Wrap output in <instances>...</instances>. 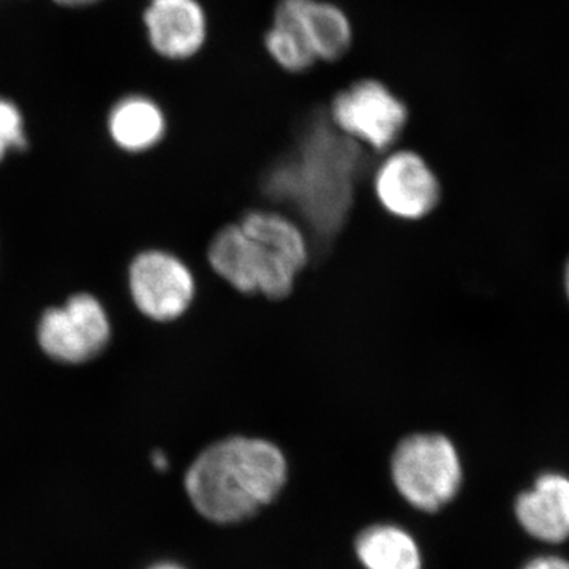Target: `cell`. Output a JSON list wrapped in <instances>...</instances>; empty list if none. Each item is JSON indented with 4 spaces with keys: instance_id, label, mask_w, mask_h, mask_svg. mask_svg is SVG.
<instances>
[{
    "instance_id": "obj_1",
    "label": "cell",
    "mask_w": 569,
    "mask_h": 569,
    "mask_svg": "<svg viewBox=\"0 0 569 569\" xmlns=\"http://www.w3.org/2000/svg\"><path fill=\"white\" fill-rule=\"evenodd\" d=\"M380 157L336 130L325 111L317 112L261 157L250 179V211L282 213L301 228L309 253L317 252L342 230Z\"/></svg>"
},
{
    "instance_id": "obj_2",
    "label": "cell",
    "mask_w": 569,
    "mask_h": 569,
    "mask_svg": "<svg viewBox=\"0 0 569 569\" xmlns=\"http://www.w3.org/2000/svg\"><path fill=\"white\" fill-rule=\"evenodd\" d=\"M290 479L287 456L274 441L228 436L194 456L183 488L194 509L217 523L241 522L272 503Z\"/></svg>"
},
{
    "instance_id": "obj_3",
    "label": "cell",
    "mask_w": 569,
    "mask_h": 569,
    "mask_svg": "<svg viewBox=\"0 0 569 569\" xmlns=\"http://www.w3.org/2000/svg\"><path fill=\"white\" fill-rule=\"evenodd\" d=\"M309 263L301 228L279 212L252 209L228 224L211 249L216 274L242 295L287 298Z\"/></svg>"
},
{
    "instance_id": "obj_4",
    "label": "cell",
    "mask_w": 569,
    "mask_h": 569,
    "mask_svg": "<svg viewBox=\"0 0 569 569\" xmlns=\"http://www.w3.org/2000/svg\"><path fill=\"white\" fill-rule=\"evenodd\" d=\"M459 449L438 432H415L400 438L389 459V478L411 507L433 512L455 500L462 488Z\"/></svg>"
},
{
    "instance_id": "obj_5",
    "label": "cell",
    "mask_w": 569,
    "mask_h": 569,
    "mask_svg": "<svg viewBox=\"0 0 569 569\" xmlns=\"http://www.w3.org/2000/svg\"><path fill=\"white\" fill-rule=\"evenodd\" d=\"M336 130L385 156L400 144L413 122L406 100L378 78H359L332 96L325 110Z\"/></svg>"
},
{
    "instance_id": "obj_6",
    "label": "cell",
    "mask_w": 569,
    "mask_h": 569,
    "mask_svg": "<svg viewBox=\"0 0 569 569\" xmlns=\"http://www.w3.org/2000/svg\"><path fill=\"white\" fill-rule=\"evenodd\" d=\"M129 283L134 306L142 316L162 325L186 316L197 295L192 269L167 250L138 254L130 266Z\"/></svg>"
},
{
    "instance_id": "obj_7",
    "label": "cell",
    "mask_w": 569,
    "mask_h": 569,
    "mask_svg": "<svg viewBox=\"0 0 569 569\" xmlns=\"http://www.w3.org/2000/svg\"><path fill=\"white\" fill-rule=\"evenodd\" d=\"M111 325L103 306L91 295H77L52 307L39 323V343L50 358L81 365L102 353L110 342Z\"/></svg>"
},
{
    "instance_id": "obj_8",
    "label": "cell",
    "mask_w": 569,
    "mask_h": 569,
    "mask_svg": "<svg viewBox=\"0 0 569 569\" xmlns=\"http://www.w3.org/2000/svg\"><path fill=\"white\" fill-rule=\"evenodd\" d=\"M378 203L400 220H421L437 208L441 186L422 153L396 148L378 160L372 178Z\"/></svg>"
},
{
    "instance_id": "obj_9",
    "label": "cell",
    "mask_w": 569,
    "mask_h": 569,
    "mask_svg": "<svg viewBox=\"0 0 569 569\" xmlns=\"http://www.w3.org/2000/svg\"><path fill=\"white\" fill-rule=\"evenodd\" d=\"M271 18L293 31L318 66L342 61L353 48V21L332 0H277Z\"/></svg>"
},
{
    "instance_id": "obj_10",
    "label": "cell",
    "mask_w": 569,
    "mask_h": 569,
    "mask_svg": "<svg viewBox=\"0 0 569 569\" xmlns=\"http://www.w3.org/2000/svg\"><path fill=\"white\" fill-rule=\"evenodd\" d=\"M142 24L152 51L164 61H192L209 40V17L201 0H149Z\"/></svg>"
},
{
    "instance_id": "obj_11",
    "label": "cell",
    "mask_w": 569,
    "mask_h": 569,
    "mask_svg": "<svg viewBox=\"0 0 569 569\" xmlns=\"http://www.w3.org/2000/svg\"><path fill=\"white\" fill-rule=\"evenodd\" d=\"M518 522L531 538L559 545L569 539V478L545 473L515 505Z\"/></svg>"
},
{
    "instance_id": "obj_12",
    "label": "cell",
    "mask_w": 569,
    "mask_h": 569,
    "mask_svg": "<svg viewBox=\"0 0 569 569\" xmlns=\"http://www.w3.org/2000/svg\"><path fill=\"white\" fill-rule=\"evenodd\" d=\"M167 130L163 108L142 93L122 97L108 116L111 140L127 152L151 151L164 140Z\"/></svg>"
},
{
    "instance_id": "obj_13",
    "label": "cell",
    "mask_w": 569,
    "mask_h": 569,
    "mask_svg": "<svg viewBox=\"0 0 569 569\" xmlns=\"http://www.w3.org/2000/svg\"><path fill=\"white\" fill-rule=\"evenodd\" d=\"M356 553L366 569H421L417 541L395 526H376L362 531Z\"/></svg>"
},
{
    "instance_id": "obj_14",
    "label": "cell",
    "mask_w": 569,
    "mask_h": 569,
    "mask_svg": "<svg viewBox=\"0 0 569 569\" xmlns=\"http://www.w3.org/2000/svg\"><path fill=\"white\" fill-rule=\"evenodd\" d=\"M263 47L269 61L288 74H306L318 66L288 26L271 18L263 36Z\"/></svg>"
},
{
    "instance_id": "obj_15",
    "label": "cell",
    "mask_w": 569,
    "mask_h": 569,
    "mask_svg": "<svg viewBox=\"0 0 569 569\" xmlns=\"http://www.w3.org/2000/svg\"><path fill=\"white\" fill-rule=\"evenodd\" d=\"M28 148L24 116L13 100L0 96V163L11 151Z\"/></svg>"
},
{
    "instance_id": "obj_16",
    "label": "cell",
    "mask_w": 569,
    "mask_h": 569,
    "mask_svg": "<svg viewBox=\"0 0 569 569\" xmlns=\"http://www.w3.org/2000/svg\"><path fill=\"white\" fill-rule=\"evenodd\" d=\"M522 569H569V560L559 556H541L530 560Z\"/></svg>"
},
{
    "instance_id": "obj_17",
    "label": "cell",
    "mask_w": 569,
    "mask_h": 569,
    "mask_svg": "<svg viewBox=\"0 0 569 569\" xmlns=\"http://www.w3.org/2000/svg\"><path fill=\"white\" fill-rule=\"evenodd\" d=\"M63 9H86V7L96 6V3L102 2V0H52Z\"/></svg>"
},
{
    "instance_id": "obj_18",
    "label": "cell",
    "mask_w": 569,
    "mask_h": 569,
    "mask_svg": "<svg viewBox=\"0 0 569 569\" xmlns=\"http://www.w3.org/2000/svg\"><path fill=\"white\" fill-rule=\"evenodd\" d=\"M151 460L152 466L159 471H167L170 468V458H168L167 452L162 451V449L153 451Z\"/></svg>"
},
{
    "instance_id": "obj_19",
    "label": "cell",
    "mask_w": 569,
    "mask_h": 569,
    "mask_svg": "<svg viewBox=\"0 0 569 569\" xmlns=\"http://www.w3.org/2000/svg\"><path fill=\"white\" fill-rule=\"evenodd\" d=\"M151 569H183V568L178 567V565H173V563H162V565H157V567H153Z\"/></svg>"
},
{
    "instance_id": "obj_20",
    "label": "cell",
    "mask_w": 569,
    "mask_h": 569,
    "mask_svg": "<svg viewBox=\"0 0 569 569\" xmlns=\"http://www.w3.org/2000/svg\"><path fill=\"white\" fill-rule=\"evenodd\" d=\"M565 288H567V295L569 299V261L567 266V272H565Z\"/></svg>"
},
{
    "instance_id": "obj_21",
    "label": "cell",
    "mask_w": 569,
    "mask_h": 569,
    "mask_svg": "<svg viewBox=\"0 0 569 569\" xmlns=\"http://www.w3.org/2000/svg\"><path fill=\"white\" fill-rule=\"evenodd\" d=\"M376 462H367V466H372ZM377 466H389V463H377Z\"/></svg>"
}]
</instances>
